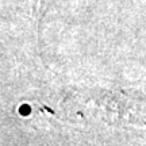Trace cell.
Returning <instances> with one entry per match:
<instances>
[{
    "instance_id": "6da1fadb",
    "label": "cell",
    "mask_w": 146,
    "mask_h": 146,
    "mask_svg": "<svg viewBox=\"0 0 146 146\" xmlns=\"http://www.w3.org/2000/svg\"><path fill=\"white\" fill-rule=\"evenodd\" d=\"M45 5H46V0H31V8L36 25H39L42 21V16L45 14Z\"/></svg>"
}]
</instances>
